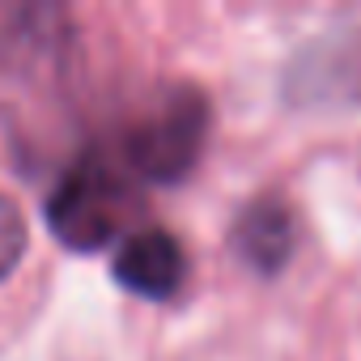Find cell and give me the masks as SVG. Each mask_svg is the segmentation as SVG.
<instances>
[{
	"label": "cell",
	"mask_w": 361,
	"mask_h": 361,
	"mask_svg": "<svg viewBox=\"0 0 361 361\" xmlns=\"http://www.w3.org/2000/svg\"><path fill=\"white\" fill-rule=\"evenodd\" d=\"M230 238H234V255L247 268H255L259 276H272V272H281L289 264V255L298 247L293 209L281 196H259L238 213Z\"/></svg>",
	"instance_id": "4"
},
{
	"label": "cell",
	"mask_w": 361,
	"mask_h": 361,
	"mask_svg": "<svg viewBox=\"0 0 361 361\" xmlns=\"http://www.w3.org/2000/svg\"><path fill=\"white\" fill-rule=\"evenodd\" d=\"M26 243H30V226H26L22 204L0 192V281L18 268V259L26 255Z\"/></svg>",
	"instance_id": "5"
},
{
	"label": "cell",
	"mask_w": 361,
	"mask_h": 361,
	"mask_svg": "<svg viewBox=\"0 0 361 361\" xmlns=\"http://www.w3.org/2000/svg\"><path fill=\"white\" fill-rule=\"evenodd\" d=\"M209 119H213L209 98L196 85L188 81L157 85L123 119V132H119L123 170L136 183H178V178H188L204 153Z\"/></svg>",
	"instance_id": "1"
},
{
	"label": "cell",
	"mask_w": 361,
	"mask_h": 361,
	"mask_svg": "<svg viewBox=\"0 0 361 361\" xmlns=\"http://www.w3.org/2000/svg\"><path fill=\"white\" fill-rule=\"evenodd\" d=\"M47 226L73 251L119 247L140 230V183L106 157H81L47 196Z\"/></svg>",
	"instance_id": "2"
},
{
	"label": "cell",
	"mask_w": 361,
	"mask_h": 361,
	"mask_svg": "<svg viewBox=\"0 0 361 361\" xmlns=\"http://www.w3.org/2000/svg\"><path fill=\"white\" fill-rule=\"evenodd\" d=\"M111 272L128 293L149 298V302H170L188 281V255L174 234L157 226H140L115 247Z\"/></svg>",
	"instance_id": "3"
}]
</instances>
